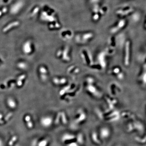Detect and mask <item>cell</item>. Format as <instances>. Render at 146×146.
<instances>
[{
	"mask_svg": "<svg viewBox=\"0 0 146 146\" xmlns=\"http://www.w3.org/2000/svg\"><path fill=\"white\" fill-rule=\"evenodd\" d=\"M94 33L88 31L79 33L74 36L75 41L79 44H84L91 42L94 37Z\"/></svg>",
	"mask_w": 146,
	"mask_h": 146,
	"instance_id": "6da1fadb",
	"label": "cell"
},
{
	"mask_svg": "<svg viewBox=\"0 0 146 146\" xmlns=\"http://www.w3.org/2000/svg\"><path fill=\"white\" fill-rule=\"evenodd\" d=\"M135 10L131 5H126L116 9L115 13L116 16L120 18H125L130 16Z\"/></svg>",
	"mask_w": 146,
	"mask_h": 146,
	"instance_id": "7a4b0ae2",
	"label": "cell"
},
{
	"mask_svg": "<svg viewBox=\"0 0 146 146\" xmlns=\"http://www.w3.org/2000/svg\"><path fill=\"white\" fill-rule=\"evenodd\" d=\"M131 54V42L127 40L125 42L124 47L123 61L124 65L126 67L129 66L130 63Z\"/></svg>",
	"mask_w": 146,
	"mask_h": 146,
	"instance_id": "3957f363",
	"label": "cell"
},
{
	"mask_svg": "<svg viewBox=\"0 0 146 146\" xmlns=\"http://www.w3.org/2000/svg\"><path fill=\"white\" fill-rule=\"evenodd\" d=\"M127 24V21L125 18H120L110 29V33L115 34L125 28Z\"/></svg>",
	"mask_w": 146,
	"mask_h": 146,
	"instance_id": "277c9868",
	"label": "cell"
},
{
	"mask_svg": "<svg viewBox=\"0 0 146 146\" xmlns=\"http://www.w3.org/2000/svg\"><path fill=\"white\" fill-rule=\"evenodd\" d=\"M80 56L82 61L86 66L90 67L94 64V60L91 53L87 49L82 50L80 52Z\"/></svg>",
	"mask_w": 146,
	"mask_h": 146,
	"instance_id": "5b68a950",
	"label": "cell"
},
{
	"mask_svg": "<svg viewBox=\"0 0 146 146\" xmlns=\"http://www.w3.org/2000/svg\"><path fill=\"white\" fill-rule=\"evenodd\" d=\"M85 89L88 94L95 98H100L102 96L101 91L94 84L86 83Z\"/></svg>",
	"mask_w": 146,
	"mask_h": 146,
	"instance_id": "8992f818",
	"label": "cell"
},
{
	"mask_svg": "<svg viewBox=\"0 0 146 146\" xmlns=\"http://www.w3.org/2000/svg\"><path fill=\"white\" fill-rule=\"evenodd\" d=\"M117 39L115 36H112L110 37L108 40V46L106 49L105 52L107 55H113L115 52L117 46Z\"/></svg>",
	"mask_w": 146,
	"mask_h": 146,
	"instance_id": "52a82bcc",
	"label": "cell"
},
{
	"mask_svg": "<svg viewBox=\"0 0 146 146\" xmlns=\"http://www.w3.org/2000/svg\"><path fill=\"white\" fill-rule=\"evenodd\" d=\"M108 91L110 96L114 98L121 94V87L117 82H112L108 86Z\"/></svg>",
	"mask_w": 146,
	"mask_h": 146,
	"instance_id": "ba28073f",
	"label": "cell"
},
{
	"mask_svg": "<svg viewBox=\"0 0 146 146\" xmlns=\"http://www.w3.org/2000/svg\"><path fill=\"white\" fill-rule=\"evenodd\" d=\"M108 74L110 75L115 76L119 80H122L124 78V73L121 68L118 66L113 67L110 69L108 71Z\"/></svg>",
	"mask_w": 146,
	"mask_h": 146,
	"instance_id": "9c48e42d",
	"label": "cell"
},
{
	"mask_svg": "<svg viewBox=\"0 0 146 146\" xmlns=\"http://www.w3.org/2000/svg\"><path fill=\"white\" fill-rule=\"evenodd\" d=\"M58 56L61 58V59L65 62H69L71 60L70 54V48L68 46L63 48V50H60L58 52Z\"/></svg>",
	"mask_w": 146,
	"mask_h": 146,
	"instance_id": "30bf717a",
	"label": "cell"
},
{
	"mask_svg": "<svg viewBox=\"0 0 146 146\" xmlns=\"http://www.w3.org/2000/svg\"><path fill=\"white\" fill-rule=\"evenodd\" d=\"M106 55H107L105 51L102 52L99 54L97 56V63L100 65L103 69L106 68V65H107L106 60Z\"/></svg>",
	"mask_w": 146,
	"mask_h": 146,
	"instance_id": "8fae6325",
	"label": "cell"
},
{
	"mask_svg": "<svg viewBox=\"0 0 146 146\" xmlns=\"http://www.w3.org/2000/svg\"><path fill=\"white\" fill-rule=\"evenodd\" d=\"M60 36L65 41H69L74 37V32L70 29H65L61 32Z\"/></svg>",
	"mask_w": 146,
	"mask_h": 146,
	"instance_id": "7c38bea8",
	"label": "cell"
},
{
	"mask_svg": "<svg viewBox=\"0 0 146 146\" xmlns=\"http://www.w3.org/2000/svg\"><path fill=\"white\" fill-rule=\"evenodd\" d=\"M146 63H145L138 76V79L140 83L143 86H145L146 81Z\"/></svg>",
	"mask_w": 146,
	"mask_h": 146,
	"instance_id": "4fadbf2b",
	"label": "cell"
},
{
	"mask_svg": "<svg viewBox=\"0 0 146 146\" xmlns=\"http://www.w3.org/2000/svg\"><path fill=\"white\" fill-rule=\"evenodd\" d=\"M99 133L100 137L103 139H106L110 135V131L108 128L103 127L100 129Z\"/></svg>",
	"mask_w": 146,
	"mask_h": 146,
	"instance_id": "5bb4252c",
	"label": "cell"
},
{
	"mask_svg": "<svg viewBox=\"0 0 146 146\" xmlns=\"http://www.w3.org/2000/svg\"><path fill=\"white\" fill-rule=\"evenodd\" d=\"M80 72V69L76 65H72L70 66L68 68L67 72L71 75H75L78 74Z\"/></svg>",
	"mask_w": 146,
	"mask_h": 146,
	"instance_id": "9a60e30c",
	"label": "cell"
},
{
	"mask_svg": "<svg viewBox=\"0 0 146 146\" xmlns=\"http://www.w3.org/2000/svg\"><path fill=\"white\" fill-rule=\"evenodd\" d=\"M130 16H131L132 21L135 22H137L141 19V15L140 12L135 11Z\"/></svg>",
	"mask_w": 146,
	"mask_h": 146,
	"instance_id": "2e32d148",
	"label": "cell"
},
{
	"mask_svg": "<svg viewBox=\"0 0 146 146\" xmlns=\"http://www.w3.org/2000/svg\"><path fill=\"white\" fill-rule=\"evenodd\" d=\"M40 8L38 6H35L34 7L32 8L30 12L29 16L30 17H35L39 13Z\"/></svg>",
	"mask_w": 146,
	"mask_h": 146,
	"instance_id": "e0dca14e",
	"label": "cell"
},
{
	"mask_svg": "<svg viewBox=\"0 0 146 146\" xmlns=\"http://www.w3.org/2000/svg\"><path fill=\"white\" fill-rule=\"evenodd\" d=\"M19 24H20V22L18 21H13V22H11V23H10L8 24V25L5 27V28L4 29V31H7L11 28L14 27L19 25Z\"/></svg>",
	"mask_w": 146,
	"mask_h": 146,
	"instance_id": "ac0fdd59",
	"label": "cell"
},
{
	"mask_svg": "<svg viewBox=\"0 0 146 146\" xmlns=\"http://www.w3.org/2000/svg\"><path fill=\"white\" fill-rule=\"evenodd\" d=\"M89 68H91V70H94V71H100L104 70L100 65L97 63H94V64H92Z\"/></svg>",
	"mask_w": 146,
	"mask_h": 146,
	"instance_id": "d6986e66",
	"label": "cell"
},
{
	"mask_svg": "<svg viewBox=\"0 0 146 146\" xmlns=\"http://www.w3.org/2000/svg\"><path fill=\"white\" fill-rule=\"evenodd\" d=\"M50 25V27L52 29H58L60 27V25L57 21L52 22Z\"/></svg>",
	"mask_w": 146,
	"mask_h": 146,
	"instance_id": "ffe728a7",
	"label": "cell"
},
{
	"mask_svg": "<svg viewBox=\"0 0 146 146\" xmlns=\"http://www.w3.org/2000/svg\"><path fill=\"white\" fill-rule=\"evenodd\" d=\"M54 82L55 83L57 84H64L67 83V80L65 78H63L60 80L58 78H56L54 80Z\"/></svg>",
	"mask_w": 146,
	"mask_h": 146,
	"instance_id": "44dd1931",
	"label": "cell"
},
{
	"mask_svg": "<svg viewBox=\"0 0 146 146\" xmlns=\"http://www.w3.org/2000/svg\"><path fill=\"white\" fill-rule=\"evenodd\" d=\"M86 83L87 84H94L95 83V79L94 78L91 77H88L86 79Z\"/></svg>",
	"mask_w": 146,
	"mask_h": 146,
	"instance_id": "7402d4cb",
	"label": "cell"
},
{
	"mask_svg": "<svg viewBox=\"0 0 146 146\" xmlns=\"http://www.w3.org/2000/svg\"><path fill=\"white\" fill-rule=\"evenodd\" d=\"M89 3L93 5L99 4L100 0H89Z\"/></svg>",
	"mask_w": 146,
	"mask_h": 146,
	"instance_id": "603a6c76",
	"label": "cell"
},
{
	"mask_svg": "<svg viewBox=\"0 0 146 146\" xmlns=\"http://www.w3.org/2000/svg\"><path fill=\"white\" fill-rule=\"evenodd\" d=\"M7 9L5 7H4L3 8L2 10H1L3 14V13H6L7 12Z\"/></svg>",
	"mask_w": 146,
	"mask_h": 146,
	"instance_id": "cb8c5ba5",
	"label": "cell"
},
{
	"mask_svg": "<svg viewBox=\"0 0 146 146\" xmlns=\"http://www.w3.org/2000/svg\"><path fill=\"white\" fill-rule=\"evenodd\" d=\"M3 14V13H2V12L0 10V17H1L2 16V15Z\"/></svg>",
	"mask_w": 146,
	"mask_h": 146,
	"instance_id": "d4e9b609",
	"label": "cell"
}]
</instances>
